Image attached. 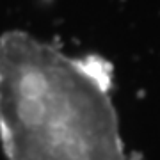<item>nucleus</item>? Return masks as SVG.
<instances>
[{"label": "nucleus", "mask_w": 160, "mask_h": 160, "mask_svg": "<svg viewBox=\"0 0 160 160\" xmlns=\"http://www.w3.org/2000/svg\"><path fill=\"white\" fill-rule=\"evenodd\" d=\"M0 144L6 160H139L121 135L109 64L23 30L0 36Z\"/></svg>", "instance_id": "f257e3e1"}]
</instances>
